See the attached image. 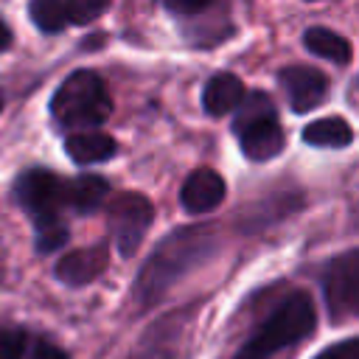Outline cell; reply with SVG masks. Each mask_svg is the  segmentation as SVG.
Instances as JSON below:
<instances>
[{"mask_svg":"<svg viewBox=\"0 0 359 359\" xmlns=\"http://www.w3.org/2000/svg\"><path fill=\"white\" fill-rule=\"evenodd\" d=\"M236 121H233V132H238L241 126L252 123V121H261V118H275V104L266 93L255 90V93H247V98H241V104L236 107Z\"/></svg>","mask_w":359,"mask_h":359,"instance_id":"ac0fdd59","label":"cell"},{"mask_svg":"<svg viewBox=\"0 0 359 359\" xmlns=\"http://www.w3.org/2000/svg\"><path fill=\"white\" fill-rule=\"evenodd\" d=\"M303 140L309 146H323V149H342L353 143V129L345 118H317L303 129Z\"/></svg>","mask_w":359,"mask_h":359,"instance_id":"2e32d148","label":"cell"},{"mask_svg":"<svg viewBox=\"0 0 359 359\" xmlns=\"http://www.w3.org/2000/svg\"><path fill=\"white\" fill-rule=\"evenodd\" d=\"M224 194H227V185L222 180L219 171L213 168H196L188 174V180L182 182V191H180V202L188 213H208L213 208H219L224 202Z\"/></svg>","mask_w":359,"mask_h":359,"instance_id":"9c48e42d","label":"cell"},{"mask_svg":"<svg viewBox=\"0 0 359 359\" xmlns=\"http://www.w3.org/2000/svg\"><path fill=\"white\" fill-rule=\"evenodd\" d=\"M0 109H3V95H0Z\"/></svg>","mask_w":359,"mask_h":359,"instance_id":"cb8c5ba5","label":"cell"},{"mask_svg":"<svg viewBox=\"0 0 359 359\" xmlns=\"http://www.w3.org/2000/svg\"><path fill=\"white\" fill-rule=\"evenodd\" d=\"M303 42L320 59H328V62H337V65H348L351 62V42L345 36H339L337 31H331V28H320V25L309 28Z\"/></svg>","mask_w":359,"mask_h":359,"instance_id":"e0dca14e","label":"cell"},{"mask_svg":"<svg viewBox=\"0 0 359 359\" xmlns=\"http://www.w3.org/2000/svg\"><path fill=\"white\" fill-rule=\"evenodd\" d=\"M238 146L244 151V157L255 160V163H264V160H272L275 154L283 151L286 146V135L278 123V115L275 118H261V121H252L247 126H241L238 132Z\"/></svg>","mask_w":359,"mask_h":359,"instance_id":"30bf717a","label":"cell"},{"mask_svg":"<svg viewBox=\"0 0 359 359\" xmlns=\"http://www.w3.org/2000/svg\"><path fill=\"white\" fill-rule=\"evenodd\" d=\"M25 331L22 328H0V359H22Z\"/></svg>","mask_w":359,"mask_h":359,"instance_id":"ffe728a7","label":"cell"},{"mask_svg":"<svg viewBox=\"0 0 359 359\" xmlns=\"http://www.w3.org/2000/svg\"><path fill=\"white\" fill-rule=\"evenodd\" d=\"M107 8V0H34L28 11L39 31L56 34L67 25H84L104 14Z\"/></svg>","mask_w":359,"mask_h":359,"instance_id":"52a82bcc","label":"cell"},{"mask_svg":"<svg viewBox=\"0 0 359 359\" xmlns=\"http://www.w3.org/2000/svg\"><path fill=\"white\" fill-rule=\"evenodd\" d=\"M180 334H182V317H180V311H174V314L157 320L140 337L137 348L132 351V359H174Z\"/></svg>","mask_w":359,"mask_h":359,"instance_id":"7c38bea8","label":"cell"},{"mask_svg":"<svg viewBox=\"0 0 359 359\" xmlns=\"http://www.w3.org/2000/svg\"><path fill=\"white\" fill-rule=\"evenodd\" d=\"M107 261H109V250L104 244L81 247V250L67 252L56 264V278L62 283H67V286H84V283L95 280L107 269Z\"/></svg>","mask_w":359,"mask_h":359,"instance_id":"8fae6325","label":"cell"},{"mask_svg":"<svg viewBox=\"0 0 359 359\" xmlns=\"http://www.w3.org/2000/svg\"><path fill=\"white\" fill-rule=\"evenodd\" d=\"M286 98L292 104L294 112H311L314 107H320L328 95V79L323 70L309 67V65H289L278 73Z\"/></svg>","mask_w":359,"mask_h":359,"instance_id":"ba28073f","label":"cell"},{"mask_svg":"<svg viewBox=\"0 0 359 359\" xmlns=\"http://www.w3.org/2000/svg\"><path fill=\"white\" fill-rule=\"evenodd\" d=\"M65 151L79 163V165H90V163H104L118 151V143L104 135V132H79L70 135L65 140Z\"/></svg>","mask_w":359,"mask_h":359,"instance_id":"9a60e30c","label":"cell"},{"mask_svg":"<svg viewBox=\"0 0 359 359\" xmlns=\"http://www.w3.org/2000/svg\"><path fill=\"white\" fill-rule=\"evenodd\" d=\"M314 359H359V339L356 337H348L331 348H325L323 353H317Z\"/></svg>","mask_w":359,"mask_h":359,"instance_id":"44dd1931","label":"cell"},{"mask_svg":"<svg viewBox=\"0 0 359 359\" xmlns=\"http://www.w3.org/2000/svg\"><path fill=\"white\" fill-rule=\"evenodd\" d=\"M109 196V185L98 174H81L65 182V208H73L76 213H93L101 208V202Z\"/></svg>","mask_w":359,"mask_h":359,"instance_id":"4fadbf2b","label":"cell"},{"mask_svg":"<svg viewBox=\"0 0 359 359\" xmlns=\"http://www.w3.org/2000/svg\"><path fill=\"white\" fill-rule=\"evenodd\" d=\"M314 325H317V314L311 297L306 292H294L238 348L236 359H272L278 351L306 339L314 331Z\"/></svg>","mask_w":359,"mask_h":359,"instance_id":"7a4b0ae2","label":"cell"},{"mask_svg":"<svg viewBox=\"0 0 359 359\" xmlns=\"http://www.w3.org/2000/svg\"><path fill=\"white\" fill-rule=\"evenodd\" d=\"M14 202L34 219H59L65 208V180L45 168H28L14 180Z\"/></svg>","mask_w":359,"mask_h":359,"instance_id":"5b68a950","label":"cell"},{"mask_svg":"<svg viewBox=\"0 0 359 359\" xmlns=\"http://www.w3.org/2000/svg\"><path fill=\"white\" fill-rule=\"evenodd\" d=\"M154 222V208L143 194L123 191L115 194L109 202V230L118 252L123 258H132L135 250L143 244L149 227Z\"/></svg>","mask_w":359,"mask_h":359,"instance_id":"277c9868","label":"cell"},{"mask_svg":"<svg viewBox=\"0 0 359 359\" xmlns=\"http://www.w3.org/2000/svg\"><path fill=\"white\" fill-rule=\"evenodd\" d=\"M219 250V238L210 227H182L168 233L157 250L149 255V261L143 264L137 280H135V297L140 306H151L157 303L185 272H191L194 266L205 264L213 252Z\"/></svg>","mask_w":359,"mask_h":359,"instance_id":"6da1fadb","label":"cell"},{"mask_svg":"<svg viewBox=\"0 0 359 359\" xmlns=\"http://www.w3.org/2000/svg\"><path fill=\"white\" fill-rule=\"evenodd\" d=\"M11 45V31H8V25H6V20L0 17V50H6Z\"/></svg>","mask_w":359,"mask_h":359,"instance_id":"603a6c76","label":"cell"},{"mask_svg":"<svg viewBox=\"0 0 359 359\" xmlns=\"http://www.w3.org/2000/svg\"><path fill=\"white\" fill-rule=\"evenodd\" d=\"M31 359H67V353H65L62 348H56V345H50V342L42 339V342L34 348Z\"/></svg>","mask_w":359,"mask_h":359,"instance_id":"7402d4cb","label":"cell"},{"mask_svg":"<svg viewBox=\"0 0 359 359\" xmlns=\"http://www.w3.org/2000/svg\"><path fill=\"white\" fill-rule=\"evenodd\" d=\"M34 233H36V250L39 252H53L59 247H65L67 241V227L59 219H45V222H34Z\"/></svg>","mask_w":359,"mask_h":359,"instance_id":"d6986e66","label":"cell"},{"mask_svg":"<svg viewBox=\"0 0 359 359\" xmlns=\"http://www.w3.org/2000/svg\"><path fill=\"white\" fill-rule=\"evenodd\" d=\"M0 275H3V264H0Z\"/></svg>","mask_w":359,"mask_h":359,"instance_id":"d4e9b609","label":"cell"},{"mask_svg":"<svg viewBox=\"0 0 359 359\" xmlns=\"http://www.w3.org/2000/svg\"><path fill=\"white\" fill-rule=\"evenodd\" d=\"M50 112L56 123L70 129H93L101 126L112 112V98L107 84L93 70L70 73L50 98Z\"/></svg>","mask_w":359,"mask_h":359,"instance_id":"3957f363","label":"cell"},{"mask_svg":"<svg viewBox=\"0 0 359 359\" xmlns=\"http://www.w3.org/2000/svg\"><path fill=\"white\" fill-rule=\"evenodd\" d=\"M244 98V84L238 76L233 73H216L208 84H205V93H202V104L210 115H224V112H233Z\"/></svg>","mask_w":359,"mask_h":359,"instance_id":"5bb4252c","label":"cell"},{"mask_svg":"<svg viewBox=\"0 0 359 359\" xmlns=\"http://www.w3.org/2000/svg\"><path fill=\"white\" fill-rule=\"evenodd\" d=\"M325 306L334 323H348L359 309V250L342 252L325 272Z\"/></svg>","mask_w":359,"mask_h":359,"instance_id":"8992f818","label":"cell"}]
</instances>
